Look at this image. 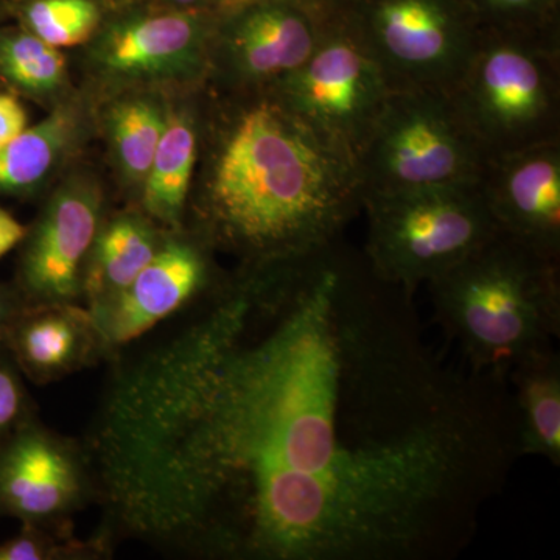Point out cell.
Instances as JSON below:
<instances>
[{"instance_id": "6da1fadb", "label": "cell", "mask_w": 560, "mask_h": 560, "mask_svg": "<svg viewBox=\"0 0 560 560\" xmlns=\"http://www.w3.org/2000/svg\"><path fill=\"white\" fill-rule=\"evenodd\" d=\"M86 452L114 530L224 560L455 559L521 456L508 381L442 363L342 237L220 283Z\"/></svg>"}, {"instance_id": "7a4b0ae2", "label": "cell", "mask_w": 560, "mask_h": 560, "mask_svg": "<svg viewBox=\"0 0 560 560\" xmlns=\"http://www.w3.org/2000/svg\"><path fill=\"white\" fill-rule=\"evenodd\" d=\"M206 140L198 235L243 267L320 248L363 208L355 161L275 91H221Z\"/></svg>"}, {"instance_id": "3957f363", "label": "cell", "mask_w": 560, "mask_h": 560, "mask_svg": "<svg viewBox=\"0 0 560 560\" xmlns=\"http://www.w3.org/2000/svg\"><path fill=\"white\" fill-rule=\"evenodd\" d=\"M434 316L470 368L508 381L560 334V260L504 232L429 285Z\"/></svg>"}, {"instance_id": "277c9868", "label": "cell", "mask_w": 560, "mask_h": 560, "mask_svg": "<svg viewBox=\"0 0 560 560\" xmlns=\"http://www.w3.org/2000/svg\"><path fill=\"white\" fill-rule=\"evenodd\" d=\"M451 97L489 158L560 142V32L482 25Z\"/></svg>"}, {"instance_id": "5b68a950", "label": "cell", "mask_w": 560, "mask_h": 560, "mask_svg": "<svg viewBox=\"0 0 560 560\" xmlns=\"http://www.w3.org/2000/svg\"><path fill=\"white\" fill-rule=\"evenodd\" d=\"M364 256L381 278L415 294L499 232L481 184L364 195Z\"/></svg>"}, {"instance_id": "8992f818", "label": "cell", "mask_w": 560, "mask_h": 560, "mask_svg": "<svg viewBox=\"0 0 560 560\" xmlns=\"http://www.w3.org/2000/svg\"><path fill=\"white\" fill-rule=\"evenodd\" d=\"M488 160L451 95L390 91L357 173L364 197L477 184Z\"/></svg>"}, {"instance_id": "52a82bcc", "label": "cell", "mask_w": 560, "mask_h": 560, "mask_svg": "<svg viewBox=\"0 0 560 560\" xmlns=\"http://www.w3.org/2000/svg\"><path fill=\"white\" fill-rule=\"evenodd\" d=\"M346 9L390 91L451 95L482 27L471 0H346Z\"/></svg>"}, {"instance_id": "ba28073f", "label": "cell", "mask_w": 560, "mask_h": 560, "mask_svg": "<svg viewBox=\"0 0 560 560\" xmlns=\"http://www.w3.org/2000/svg\"><path fill=\"white\" fill-rule=\"evenodd\" d=\"M271 91L355 165L390 92L346 3L331 11L312 57Z\"/></svg>"}, {"instance_id": "9c48e42d", "label": "cell", "mask_w": 560, "mask_h": 560, "mask_svg": "<svg viewBox=\"0 0 560 560\" xmlns=\"http://www.w3.org/2000/svg\"><path fill=\"white\" fill-rule=\"evenodd\" d=\"M217 14L156 0H110L90 43L94 69L113 83H194L210 77Z\"/></svg>"}, {"instance_id": "30bf717a", "label": "cell", "mask_w": 560, "mask_h": 560, "mask_svg": "<svg viewBox=\"0 0 560 560\" xmlns=\"http://www.w3.org/2000/svg\"><path fill=\"white\" fill-rule=\"evenodd\" d=\"M335 10L237 0L213 22L210 77L224 92L275 90L312 57Z\"/></svg>"}, {"instance_id": "8fae6325", "label": "cell", "mask_w": 560, "mask_h": 560, "mask_svg": "<svg viewBox=\"0 0 560 560\" xmlns=\"http://www.w3.org/2000/svg\"><path fill=\"white\" fill-rule=\"evenodd\" d=\"M94 495L86 451L35 418L0 445V517L21 525L72 528Z\"/></svg>"}, {"instance_id": "7c38bea8", "label": "cell", "mask_w": 560, "mask_h": 560, "mask_svg": "<svg viewBox=\"0 0 560 560\" xmlns=\"http://www.w3.org/2000/svg\"><path fill=\"white\" fill-rule=\"evenodd\" d=\"M102 224V194L92 180L58 187L22 242L16 287L28 305L79 304Z\"/></svg>"}, {"instance_id": "4fadbf2b", "label": "cell", "mask_w": 560, "mask_h": 560, "mask_svg": "<svg viewBox=\"0 0 560 560\" xmlns=\"http://www.w3.org/2000/svg\"><path fill=\"white\" fill-rule=\"evenodd\" d=\"M200 235L164 238L153 260L94 318L106 353L143 337L147 331L212 287L209 250Z\"/></svg>"}, {"instance_id": "5bb4252c", "label": "cell", "mask_w": 560, "mask_h": 560, "mask_svg": "<svg viewBox=\"0 0 560 560\" xmlns=\"http://www.w3.org/2000/svg\"><path fill=\"white\" fill-rule=\"evenodd\" d=\"M480 184L499 231L560 260V142L489 158Z\"/></svg>"}, {"instance_id": "9a60e30c", "label": "cell", "mask_w": 560, "mask_h": 560, "mask_svg": "<svg viewBox=\"0 0 560 560\" xmlns=\"http://www.w3.org/2000/svg\"><path fill=\"white\" fill-rule=\"evenodd\" d=\"M7 350L35 385L61 381L106 355L97 324L80 304L27 305L11 327Z\"/></svg>"}, {"instance_id": "2e32d148", "label": "cell", "mask_w": 560, "mask_h": 560, "mask_svg": "<svg viewBox=\"0 0 560 560\" xmlns=\"http://www.w3.org/2000/svg\"><path fill=\"white\" fill-rule=\"evenodd\" d=\"M164 238L139 213H121L102 224L84 271L83 298L92 318L120 296L153 260Z\"/></svg>"}, {"instance_id": "e0dca14e", "label": "cell", "mask_w": 560, "mask_h": 560, "mask_svg": "<svg viewBox=\"0 0 560 560\" xmlns=\"http://www.w3.org/2000/svg\"><path fill=\"white\" fill-rule=\"evenodd\" d=\"M521 455L560 464V359L555 348L540 350L508 375Z\"/></svg>"}, {"instance_id": "ac0fdd59", "label": "cell", "mask_w": 560, "mask_h": 560, "mask_svg": "<svg viewBox=\"0 0 560 560\" xmlns=\"http://www.w3.org/2000/svg\"><path fill=\"white\" fill-rule=\"evenodd\" d=\"M197 156V121L187 110L167 114L160 145L142 184V205L150 219L178 226L189 198Z\"/></svg>"}, {"instance_id": "d6986e66", "label": "cell", "mask_w": 560, "mask_h": 560, "mask_svg": "<svg viewBox=\"0 0 560 560\" xmlns=\"http://www.w3.org/2000/svg\"><path fill=\"white\" fill-rule=\"evenodd\" d=\"M77 130L75 114L57 109L46 120L2 143L0 194H21L38 187L68 153Z\"/></svg>"}, {"instance_id": "ffe728a7", "label": "cell", "mask_w": 560, "mask_h": 560, "mask_svg": "<svg viewBox=\"0 0 560 560\" xmlns=\"http://www.w3.org/2000/svg\"><path fill=\"white\" fill-rule=\"evenodd\" d=\"M167 124V113L151 98L132 97L113 106L108 132L120 172L142 186Z\"/></svg>"}, {"instance_id": "44dd1931", "label": "cell", "mask_w": 560, "mask_h": 560, "mask_svg": "<svg viewBox=\"0 0 560 560\" xmlns=\"http://www.w3.org/2000/svg\"><path fill=\"white\" fill-rule=\"evenodd\" d=\"M0 73L33 97H51L66 83L60 49L21 28L0 33Z\"/></svg>"}, {"instance_id": "7402d4cb", "label": "cell", "mask_w": 560, "mask_h": 560, "mask_svg": "<svg viewBox=\"0 0 560 560\" xmlns=\"http://www.w3.org/2000/svg\"><path fill=\"white\" fill-rule=\"evenodd\" d=\"M110 0H18L22 28L50 46H79L97 32Z\"/></svg>"}, {"instance_id": "603a6c76", "label": "cell", "mask_w": 560, "mask_h": 560, "mask_svg": "<svg viewBox=\"0 0 560 560\" xmlns=\"http://www.w3.org/2000/svg\"><path fill=\"white\" fill-rule=\"evenodd\" d=\"M108 533L92 540L75 539L72 528L21 525L10 539L0 541V560H97L108 558Z\"/></svg>"}, {"instance_id": "cb8c5ba5", "label": "cell", "mask_w": 560, "mask_h": 560, "mask_svg": "<svg viewBox=\"0 0 560 560\" xmlns=\"http://www.w3.org/2000/svg\"><path fill=\"white\" fill-rule=\"evenodd\" d=\"M471 3L486 27L560 32V0H471Z\"/></svg>"}, {"instance_id": "d4e9b609", "label": "cell", "mask_w": 560, "mask_h": 560, "mask_svg": "<svg viewBox=\"0 0 560 560\" xmlns=\"http://www.w3.org/2000/svg\"><path fill=\"white\" fill-rule=\"evenodd\" d=\"M35 418L25 377L11 359L9 350H0V445L13 436L25 422Z\"/></svg>"}, {"instance_id": "484cf974", "label": "cell", "mask_w": 560, "mask_h": 560, "mask_svg": "<svg viewBox=\"0 0 560 560\" xmlns=\"http://www.w3.org/2000/svg\"><path fill=\"white\" fill-rule=\"evenodd\" d=\"M27 305V301L16 285L0 283V350L7 349L11 327Z\"/></svg>"}, {"instance_id": "4316f807", "label": "cell", "mask_w": 560, "mask_h": 560, "mask_svg": "<svg viewBox=\"0 0 560 560\" xmlns=\"http://www.w3.org/2000/svg\"><path fill=\"white\" fill-rule=\"evenodd\" d=\"M27 128V116L21 103L11 95L0 94V145L16 138Z\"/></svg>"}, {"instance_id": "83f0119b", "label": "cell", "mask_w": 560, "mask_h": 560, "mask_svg": "<svg viewBox=\"0 0 560 560\" xmlns=\"http://www.w3.org/2000/svg\"><path fill=\"white\" fill-rule=\"evenodd\" d=\"M27 228L14 219L5 209L0 208V257L9 254L24 242Z\"/></svg>"}, {"instance_id": "f1b7e54d", "label": "cell", "mask_w": 560, "mask_h": 560, "mask_svg": "<svg viewBox=\"0 0 560 560\" xmlns=\"http://www.w3.org/2000/svg\"><path fill=\"white\" fill-rule=\"evenodd\" d=\"M156 2L176 10L217 14L232 5V3L237 2V0H156Z\"/></svg>"}, {"instance_id": "f546056e", "label": "cell", "mask_w": 560, "mask_h": 560, "mask_svg": "<svg viewBox=\"0 0 560 560\" xmlns=\"http://www.w3.org/2000/svg\"><path fill=\"white\" fill-rule=\"evenodd\" d=\"M293 2L302 3V5L316 10H335L345 5L346 0H293Z\"/></svg>"}]
</instances>
